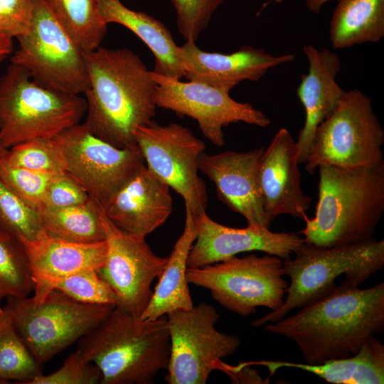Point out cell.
Wrapping results in <instances>:
<instances>
[{
  "label": "cell",
  "mask_w": 384,
  "mask_h": 384,
  "mask_svg": "<svg viewBox=\"0 0 384 384\" xmlns=\"http://www.w3.org/2000/svg\"><path fill=\"white\" fill-rule=\"evenodd\" d=\"M384 329V283L360 289L347 280L294 315L265 325L293 341L308 364L355 354Z\"/></svg>",
  "instance_id": "cell-1"
},
{
  "label": "cell",
  "mask_w": 384,
  "mask_h": 384,
  "mask_svg": "<svg viewBox=\"0 0 384 384\" xmlns=\"http://www.w3.org/2000/svg\"><path fill=\"white\" fill-rule=\"evenodd\" d=\"M89 85L82 123L96 137L126 149L137 146L134 132L153 120L156 82L142 60L127 48L98 47L84 52Z\"/></svg>",
  "instance_id": "cell-2"
},
{
  "label": "cell",
  "mask_w": 384,
  "mask_h": 384,
  "mask_svg": "<svg viewBox=\"0 0 384 384\" xmlns=\"http://www.w3.org/2000/svg\"><path fill=\"white\" fill-rule=\"evenodd\" d=\"M315 216L304 242L332 247L373 238L384 212V162L358 168L320 166Z\"/></svg>",
  "instance_id": "cell-3"
},
{
  "label": "cell",
  "mask_w": 384,
  "mask_h": 384,
  "mask_svg": "<svg viewBox=\"0 0 384 384\" xmlns=\"http://www.w3.org/2000/svg\"><path fill=\"white\" fill-rule=\"evenodd\" d=\"M78 349L100 370L101 384L152 383L169 361L166 316L142 319L115 306Z\"/></svg>",
  "instance_id": "cell-4"
},
{
  "label": "cell",
  "mask_w": 384,
  "mask_h": 384,
  "mask_svg": "<svg viewBox=\"0 0 384 384\" xmlns=\"http://www.w3.org/2000/svg\"><path fill=\"white\" fill-rule=\"evenodd\" d=\"M293 258L283 260L284 274L290 279L287 296L280 307L252 322L255 327L284 318L296 309L321 298L337 286L335 280H346L360 286L384 265V240L366 241L319 247L304 242Z\"/></svg>",
  "instance_id": "cell-5"
},
{
  "label": "cell",
  "mask_w": 384,
  "mask_h": 384,
  "mask_svg": "<svg viewBox=\"0 0 384 384\" xmlns=\"http://www.w3.org/2000/svg\"><path fill=\"white\" fill-rule=\"evenodd\" d=\"M85 98L43 87L11 63L0 78V144L9 149L36 139H53L80 123Z\"/></svg>",
  "instance_id": "cell-6"
},
{
  "label": "cell",
  "mask_w": 384,
  "mask_h": 384,
  "mask_svg": "<svg viewBox=\"0 0 384 384\" xmlns=\"http://www.w3.org/2000/svg\"><path fill=\"white\" fill-rule=\"evenodd\" d=\"M114 307L80 303L55 289L40 302L28 297H7L4 306L41 365L92 331Z\"/></svg>",
  "instance_id": "cell-7"
},
{
  "label": "cell",
  "mask_w": 384,
  "mask_h": 384,
  "mask_svg": "<svg viewBox=\"0 0 384 384\" xmlns=\"http://www.w3.org/2000/svg\"><path fill=\"white\" fill-rule=\"evenodd\" d=\"M384 130L371 99L361 90L346 92L336 110L316 129L305 169L319 166H370L384 162Z\"/></svg>",
  "instance_id": "cell-8"
},
{
  "label": "cell",
  "mask_w": 384,
  "mask_h": 384,
  "mask_svg": "<svg viewBox=\"0 0 384 384\" xmlns=\"http://www.w3.org/2000/svg\"><path fill=\"white\" fill-rule=\"evenodd\" d=\"M284 274L282 259L269 254L234 256L186 272L188 283L208 289L221 306L242 316L259 306L280 307L288 286Z\"/></svg>",
  "instance_id": "cell-9"
},
{
  "label": "cell",
  "mask_w": 384,
  "mask_h": 384,
  "mask_svg": "<svg viewBox=\"0 0 384 384\" xmlns=\"http://www.w3.org/2000/svg\"><path fill=\"white\" fill-rule=\"evenodd\" d=\"M16 38L18 48L11 63L25 68L43 87L73 95L85 93L89 82L84 52L43 0H35L31 28Z\"/></svg>",
  "instance_id": "cell-10"
},
{
  "label": "cell",
  "mask_w": 384,
  "mask_h": 384,
  "mask_svg": "<svg viewBox=\"0 0 384 384\" xmlns=\"http://www.w3.org/2000/svg\"><path fill=\"white\" fill-rule=\"evenodd\" d=\"M171 351L165 380L169 384H205L218 361L233 355L241 341L219 331V319L211 304L200 303L189 309L166 315Z\"/></svg>",
  "instance_id": "cell-11"
},
{
  "label": "cell",
  "mask_w": 384,
  "mask_h": 384,
  "mask_svg": "<svg viewBox=\"0 0 384 384\" xmlns=\"http://www.w3.org/2000/svg\"><path fill=\"white\" fill-rule=\"evenodd\" d=\"M134 137L145 165L182 196L193 215L205 212L208 196L198 174L204 142L180 124L161 125L154 120L138 127Z\"/></svg>",
  "instance_id": "cell-12"
},
{
  "label": "cell",
  "mask_w": 384,
  "mask_h": 384,
  "mask_svg": "<svg viewBox=\"0 0 384 384\" xmlns=\"http://www.w3.org/2000/svg\"><path fill=\"white\" fill-rule=\"evenodd\" d=\"M54 139L65 157L66 173L103 208L145 164L137 145L117 148L92 134L81 123Z\"/></svg>",
  "instance_id": "cell-13"
},
{
  "label": "cell",
  "mask_w": 384,
  "mask_h": 384,
  "mask_svg": "<svg viewBox=\"0 0 384 384\" xmlns=\"http://www.w3.org/2000/svg\"><path fill=\"white\" fill-rule=\"evenodd\" d=\"M105 232L106 255L100 277L115 293L116 307L141 316L148 306L152 282L161 275L166 257L155 255L145 237L131 234L116 226L102 211Z\"/></svg>",
  "instance_id": "cell-14"
},
{
  "label": "cell",
  "mask_w": 384,
  "mask_h": 384,
  "mask_svg": "<svg viewBox=\"0 0 384 384\" xmlns=\"http://www.w3.org/2000/svg\"><path fill=\"white\" fill-rule=\"evenodd\" d=\"M156 82V106L197 121L203 135L217 146L225 144L223 127L236 122L265 127L270 118L247 102H238L228 92L205 83L168 78L151 71Z\"/></svg>",
  "instance_id": "cell-15"
},
{
  "label": "cell",
  "mask_w": 384,
  "mask_h": 384,
  "mask_svg": "<svg viewBox=\"0 0 384 384\" xmlns=\"http://www.w3.org/2000/svg\"><path fill=\"white\" fill-rule=\"evenodd\" d=\"M193 218L197 235L188 257V268L214 264L252 251L284 260L294 255L304 242L294 233H274L248 225L243 228L225 226L211 219L206 211L193 215Z\"/></svg>",
  "instance_id": "cell-16"
},
{
  "label": "cell",
  "mask_w": 384,
  "mask_h": 384,
  "mask_svg": "<svg viewBox=\"0 0 384 384\" xmlns=\"http://www.w3.org/2000/svg\"><path fill=\"white\" fill-rule=\"evenodd\" d=\"M265 148L245 152L225 151L201 154L198 167L215 184L218 198L245 218L248 225L270 229L259 183Z\"/></svg>",
  "instance_id": "cell-17"
},
{
  "label": "cell",
  "mask_w": 384,
  "mask_h": 384,
  "mask_svg": "<svg viewBox=\"0 0 384 384\" xmlns=\"http://www.w3.org/2000/svg\"><path fill=\"white\" fill-rule=\"evenodd\" d=\"M178 57L187 80L228 92L242 81L259 80L269 70L294 60L290 53L273 55L251 46L228 54L206 52L192 41L179 46Z\"/></svg>",
  "instance_id": "cell-18"
},
{
  "label": "cell",
  "mask_w": 384,
  "mask_h": 384,
  "mask_svg": "<svg viewBox=\"0 0 384 384\" xmlns=\"http://www.w3.org/2000/svg\"><path fill=\"white\" fill-rule=\"evenodd\" d=\"M299 164L297 142L281 128L264 150L259 166L263 207L270 223L282 214L307 218L311 198L303 193Z\"/></svg>",
  "instance_id": "cell-19"
},
{
  "label": "cell",
  "mask_w": 384,
  "mask_h": 384,
  "mask_svg": "<svg viewBox=\"0 0 384 384\" xmlns=\"http://www.w3.org/2000/svg\"><path fill=\"white\" fill-rule=\"evenodd\" d=\"M22 242L34 282L35 302L41 301L60 279L73 273L103 266L105 240L82 243L48 235L44 230L33 240L18 238Z\"/></svg>",
  "instance_id": "cell-20"
},
{
  "label": "cell",
  "mask_w": 384,
  "mask_h": 384,
  "mask_svg": "<svg viewBox=\"0 0 384 384\" xmlns=\"http://www.w3.org/2000/svg\"><path fill=\"white\" fill-rule=\"evenodd\" d=\"M309 70L301 77L297 96L305 111V122L297 141L299 164H305L317 127L336 110L346 92L336 82L341 61L336 53L306 45L302 48Z\"/></svg>",
  "instance_id": "cell-21"
},
{
  "label": "cell",
  "mask_w": 384,
  "mask_h": 384,
  "mask_svg": "<svg viewBox=\"0 0 384 384\" xmlns=\"http://www.w3.org/2000/svg\"><path fill=\"white\" fill-rule=\"evenodd\" d=\"M169 188L144 164L103 208L105 213L124 231L146 238L172 212Z\"/></svg>",
  "instance_id": "cell-22"
},
{
  "label": "cell",
  "mask_w": 384,
  "mask_h": 384,
  "mask_svg": "<svg viewBox=\"0 0 384 384\" xmlns=\"http://www.w3.org/2000/svg\"><path fill=\"white\" fill-rule=\"evenodd\" d=\"M261 366L267 368L270 377L282 368L307 371L334 384H383L384 383V346L375 336L370 337L353 355L326 361L320 364L280 361H252L238 367Z\"/></svg>",
  "instance_id": "cell-23"
},
{
  "label": "cell",
  "mask_w": 384,
  "mask_h": 384,
  "mask_svg": "<svg viewBox=\"0 0 384 384\" xmlns=\"http://www.w3.org/2000/svg\"><path fill=\"white\" fill-rule=\"evenodd\" d=\"M185 207L183 231L167 257L151 301L140 316L142 319L154 320L174 311L193 306L186 272L188 257L197 230L192 212L187 206Z\"/></svg>",
  "instance_id": "cell-24"
},
{
  "label": "cell",
  "mask_w": 384,
  "mask_h": 384,
  "mask_svg": "<svg viewBox=\"0 0 384 384\" xmlns=\"http://www.w3.org/2000/svg\"><path fill=\"white\" fill-rule=\"evenodd\" d=\"M102 17L108 24H120L137 36L155 58L154 73L175 79L184 77L178 48L170 31L149 15L126 7L120 0H98Z\"/></svg>",
  "instance_id": "cell-25"
},
{
  "label": "cell",
  "mask_w": 384,
  "mask_h": 384,
  "mask_svg": "<svg viewBox=\"0 0 384 384\" xmlns=\"http://www.w3.org/2000/svg\"><path fill=\"white\" fill-rule=\"evenodd\" d=\"M384 36V0H339L329 25L334 49L376 43Z\"/></svg>",
  "instance_id": "cell-26"
},
{
  "label": "cell",
  "mask_w": 384,
  "mask_h": 384,
  "mask_svg": "<svg viewBox=\"0 0 384 384\" xmlns=\"http://www.w3.org/2000/svg\"><path fill=\"white\" fill-rule=\"evenodd\" d=\"M102 206L92 197L86 203L63 208H45L39 212L43 230L66 240L90 243L103 241Z\"/></svg>",
  "instance_id": "cell-27"
},
{
  "label": "cell",
  "mask_w": 384,
  "mask_h": 384,
  "mask_svg": "<svg viewBox=\"0 0 384 384\" xmlns=\"http://www.w3.org/2000/svg\"><path fill=\"white\" fill-rule=\"evenodd\" d=\"M45 4L83 52L100 46L107 30L98 0H43Z\"/></svg>",
  "instance_id": "cell-28"
},
{
  "label": "cell",
  "mask_w": 384,
  "mask_h": 384,
  "mask_svg": "<svg viewBox=\"0 0 384 384\" xmlns=\"http://www.w3.org/2000/svg\"><path fill=\"white\" fill-rule=\"evenodd\" d=\"M42 373V365L31 352L4 307L0 317V383L13 380L30 384Z\"/></svg>",
  "instance_id": "cell-29"
},
{
  "label": "cell",
  "mask_w": 384,
  "mask_h": 384,
  "mask_svg": "<svg viewBox=\"0 0 384 384\" xmlns=\"http://www.w3.org/2000/svg\"><path fill=\"white\" fill-rule=\"evenodd\" d=\"M34 289V282L21 240L0 230V300L24 298Z\"/></svg>",
  "instance_id": "cell-30"
},
{
  "label": "cell",
  "mask_w": 384,
  "mask_h": 384,
  "mask_svg": "<svg viewBox=\"0 0 384 384\" xmlns=\"http://www.w3.org/2000/svg\"><path fill=\"white\" fill-rule=\"evenodd\" d=\"M0 156L14 167L53 174L66 172L65 157L54 138L36 139L17 144Z\"/></svg>",
  "instance_id": "cell-31"
},
{
  "label": "cell",
  "mask_w": 384,
  "mask_h": 384,
  "mask_svg": "<svg viewBox=\"0 0 384 384\" xmlns=\"http://www.w3.org/2000/svg\"><path fill=\"white\" fill-rule=\"evenodd\" d=\"M55 175L11 166L0 156L2 181L23 203L38 213L46 207L48 187Z\"/></svg>",
  "instance_id": "cell-32"
},
{
  "label": "cell",
  "mask_w": 384,
  "mask_h": 384,
  "mask_svg": "<svg viewBox=\"0 0 384 384\" xmlns=\"http://www.w3.org/2000/svg\"><path fill=\"white\" fill-rule=\"evenodd\" d=\"M0 230L27 240L35 239L43 230L39 213L23 203L1 177Z\"/></svg>",
  "instance_id": "cell-33"
},
{
  "label": "cell",
  "mask_w": 384,
  "mask_h": 384,
  "mask_svg": "<svg viewBox=\"0 0 384 384\" xmlns=\"http://www.w3.org/2000/svg\"><path fill=\"white\" fill-rule=\"evenodd\" d=\"M80 303L114 305L117 298L98 272L86 270L73 273L58 281L53 287Z\"/></svg>",
  "instance_id": "cell-34"
},
{
  "label": "cell",
  "mask_w": 384,
  "mask_h": 384,
  "mask_svg": "<svg viewBox=\"0 0 384 384\" xmlns=\"http://www.w3.org/2000/svg\"><path fill=\"white\" fill-rule=\"evenodd\" d=\"M170 1L176 14L179 33L186 41H196L225 0Z\"/></svg>",
  "instance_id": "cell-35"
},
{
  "label": "cell",
  "mask_w": 384,
  "mask_h": 384,
  "mask_svg": "<svg viewBox=\"0 0 384 384\" xmlns=\"http://www.w3.org/2000/svg\"><path fill=\"white\" fill-rule=\"evenodd\" d=\"M102 375L97 367L77 349L70 354L56 371L41 374L30 384H96Z\"/></svg>",
  "instance_id": "cell-36"
},
{
  "label": "cell",
  "mask_w": 384,
  "mask_h": 384,
  "mask_svg": "<svg viewBox=\"0 0 384 384\" xmlns=\"http://www.w3.org/2000/svg\"><path fill=\"white\" fill-rule=\"evenodd\" d=\"M35 0H0V33L18 38L30 29Z\"/></svg>",
  "instance_id": "cell-37"
},
{
  "label": "cell",
  "mask_w": 384,
  "mask_h": 384,
  "mask_svg": "<svg viewBox=\"0 0 384 384\" xmlns=\"http://www.w3.org/2000/svg\"><path fill=\"white\" fill-rule=\"evenodd\" d=\"M91 196L86 189L66 172L55 175L50 182L45 208H63L87 202Z\"/></svg>",
  "instance_id": "cell-38"
},
{
  "label": "cell",
  "mask_w": 384,
  "mask_h": 384,
  "mask_svg": "<svg viewBox=\"0 0 384 384\" xmlns=\"http://www.w3.org/2000/svg\"><path fill=\"white\" fill-rule=\"evenodd\" d=\"M13 51L12 38L0 33V63Z\"/></svg>",
  "instance_id": "cell-39"
},
{
  "label": "cell",
  "mask_w": 384,
  "mask_h": 384,
  "mask_svg": "<svg viewBox=\"0 0 384 384\" xmlns=\"http://www.w3.org/2000/svg\"><path fill=\"white\" fill-rule=\"evenodd\" d=\"M284 0H270L268 3H266L264 6H267L270 3L279 4L283 1ZM333 0H306V8L315 14H319L322 9L323 6L327 2ZM339 1V0H336Z\"/></svg>",
  "instance_id": "cell-40"
},
{
  "label": "cell",
  "mask_w": 384,
  "mask_h": 384,
  "mask_svg": "<svg viewBox=\"0 0 384 384\" xmlns=\"http://www.w3.org/2000/svg\"><path fill=\"white\" fill-rule=\"evenodd\" d=\"M6 150L7 149L4 148L0 144V156L3 155L6 151Z\"/></svg>",
  "instance_id": "cell-41"
},
{
  "label": "cell",
  "mask_w": 384,
  "mask_h": 384,
  "mask_svg": "<svg viewBox=\"0 0 384 384\" xmlns=\"http://www.w3.org/2000/svg\"><path fill=\"white\" fill-rule=\"evenodd\" d=\"M3 313H4V307H1V306H0V317H1V316L3 314Z\"/></svg>",
  "instance_id": "cell-42"
}]
</instances>
